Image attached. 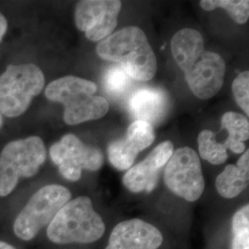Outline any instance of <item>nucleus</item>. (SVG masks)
<instances>
[{"label":"nucleus","instance_id":"6e6552de","mask_svg":"<svg viewBox=\"0 0 249 249\" xmlns=\"http://www.w3.org/2000/svg\"><path fill=\"white\" fill-rule=\"evenodd\" d=\"M164 183L177 196L194 202L202 196L205 182L196 151L183 147L173 152L164 169Z\"/></svg>","mask_w":249,"mask_h":249},{"label":"nucleus","instance_id":"9b49d317","mask_svg":"<svg viewBox=\"0 0 249 249\" xmlns=\"http://www.w3.org/2000/svg\"><path fill=\"white\" fill-rule=\"evenodd\" d=\"M154 140L153 125L145 121L135 120L127 127L124 138L109 144L107 152L111 164L119 171L129 169L137 155L150 147Z\"/></svg>","mask_w":249,"mask_h":249},{"label":"nucleus","instance_id":"0eeeda50","mask_svg":"<svg viewBox=\"0 0 249 249\" xmlns=\"http://www.w3.org/2000/svg\"><path fill=\"white\" fill-rule=\"evenodd\" d=\"M71 198V191L60 185L41 187L31 196L17 216L13 224L15 235L20 240H33L42 229L50 224Z\"/></svg>","mask_w":249,"mask_h":249},{"label":"nucleus","instance_id":"9d476101","mask_svg":"<svg viewBox=\"0 0 249 249\" xmlns=\"http://www.w3.org/2000/svg\"><path fill=\"white\" fill-rule=\"evenodd\" d=\"M122 2L118 0H82L75 8V24L89 41L100 42L117 26Z\"/></svg>","mask_w":249,"mask_h":249},{"label":"nucleus","instance_id":"aec40b11","mask_svg":"<svg viewBox=\"0 0 249 249\" xmlns=\"http://www.w3.org/2000/svg\"><path fill=\"white\" fill-rule=\"evenodd\" d=\"M104 82L105 88L109 94L120 96L129 88L131 78L120 66H113L106 72Z\"/></svg>","mask_w":249,"mask_h":249},{"label":"nucleus","instance_id":"f03ea898","mask_svg":"<svg viewBox=\"0 0 249 249\" xmlns=\"http://www.w3.org/2000/svg\"><path fill=\"white\" fill-rule=\"evenodd\" d=\"M99 56L118 63L136 80H151L157 71V59L148 38L141 28L127 26L99 42Z\"/></svg>","mask_w":249,"mask_h":249},{"label":"nucleus","instance_id":"6ab92c4d","mask_svg":"<svg viewBox=\"0 0 249 249\" xmlns=\"http://www.w3.org/2000/svg\"><path fill=\"white\" fill-rule=\"evenodd\" d=\"M231 249H249V205L238 210L231 219Z\"/></svg>","mask_w":249,"mask_h":249},{"label":"nucleus","instance_id":"f3484780","mask_svg":"<svg viewBox=\"0 0 249 249\" xmlns=\"http://www.w3.org/2000/svg\"><path fill=\"white\" fill-rule=\"evenodd\" d=\"M197 142L199 155L203 160L214 165H220L228 159L227 149L223 143L216 142L213 131L202 130L197 137Z\"/></svg>","mask_w":249,"mask_h":249},{"label":"nucleus","instance_id":"423d86ee","mask_svg":"<svg viewBox=\"0 0 249 249\" xmlns=\"http://www.w3.org/2000/svg\"><path fill=\"white\" fill-rule=\"evenodd\" d=\"M45 75L35 64L9 65L0 76V112L14 118L23 115L45 87Z\"/></svg>","mask_w":249,"mask_h":249},{"label":"nucleus","instance_id":"b1692460","mask_svg":"<svg viewBox=\"0 0 249 249\" xmlns=\"http://www.w3.org/2000/svg\"><path fill=\"white\" fill-rule=\"evenodd\" d=\"M2 125H3V115H2L1 112H0V129H1Z\"/></svg>","mask_w":249,"mask_h":249},{"label":"nucleus","instance_id":"20e7f679","mask_svg":"<svg viewBox=\"0 0 249 249\" xmlns=\"http://www.w3.org/2000/svg\"><path fill=\"white\" fill-rule=\"evenodd\" d=\"M106 225L88 196H78L64 205L47 226L48 239L57 245L90 244L102 238Z\"/></svg>","mask_w":249,"mask_h":249},{"label":"nucleus","instance_id":"f8f14e48","mask_svg":"<svg viewBox=\"0 0 249 249\" xmlns=\"http://www.w3.org/2000/svg\"><path fill=\"white\" fill-rule=\"evenodd\" d=\"M174 145L164 142L155 147L145 160L130 167L123 177V184L133 193H151L157 187L161 169L166 165L173 152Z\"/></svg>","mask_w":249,"mask_h":249},{"label":"nucleus","instance_id":"dca6fc26","mask_svg":"<svg viewBox=\"0 0 249 249\" xmlns=\"http://www.w3.org/2000/svg\"><path fill=\"white\" fill-rule=\"evenodd\" d=\"M222 126L229 133L223 142L225 148L236 154L246 151L245 142L249 138V119L239 113L227 112L222 117Z\"/></svg>","mask_w":249,"mask_h":249},{"label":"nucleus","instance_id":"4468645a","mask_svg":"<svg viewBox=\"0 0 249 249\" xmlns=\"http://www.w3.org/2000/svg\"><path fill=\"white\" fill-rule=\"evenodd\" d=\"M169 107V99L163 89L140 87L134 90L128 101V108L136 120L152 125L160 122Z\"/></svg>","mask_w":249,"mask_h":249},{"label":"nucleus","instance_id":"1a4fd4ad","mask_svg":"<svg viewBox=\"0 0 249 249\" xmlns=\"http://www.w3.org/2000/svg\"><path fill=\"white\" fill-rule=\"evenodd\" d=\"M50 157L63 178L71 182L80 180L82 170L98 171L105 161L99 148L86 145L73 134L65 135L51 146Z\"/></svg>","mask_w":249,"mask_h":249},{"label":"nucleus","instance_id":"5701e85b","mask_svg":"<svg viewBox=\"0 0 249 249\" xmlns=\"http://www.w3.org/2000/svg\"><path fill=\"white\" fill-rule=\"evenodd\" d=\"M0 249H16L14 247H12L11 245H9L6 242L0 241Z\"/></svg>","mask_w":249,"mask_h":249},{"label":"nucleus","instance_id":"412c9836","mask_svg":"<svg viewBox=\"0 0 249 249\" xmlns=\"http://www.w3.org/2000/svg\"><path fill=\"white\" fill-rule=\"evenodd\" d=\"M232 93L237 105L249 115V72L240 73L232 82Z\"/></svg>","mask_w":249,"mask_h":249},{"label":"nucleus","instance_id":"ddd939ff","mask_svg":"<svg viewBox=\"0 0 249 249\" xmlns=\"http://www.w3.org/2000/svg\"><path fill=\"white\" fill-rule=\"evenodd\" d=\"M162 242V234L155 226L141 219H131L113 229L106 249H158Z\"/></svg>","mask_w":249,"mask_h":249},{"label":"nucleus","instance_id":"2eb2a0df","mask_svg":"<svg viewBox=\"0 0 249 249\" xmlns=\"http://www.w3.org/2000/svg\"><path fill=\"white\" fill-rule=\"evenodd\" d=\"M249 151H244L236 164H229L217 177L215 187L224 198L239 196L249 186Z\"/></svg>","mask_w":249,"mask_h":249},{"label":"nucleus","instance_id":"a211bd4d","mask_svg":"<svg viewBox=\"0 0 249 249\" xmlns=\"http://www.w3.org/2000/svg\"><path fill=\"white\" fill-rule=\"evenodd\" d=\"M200 7L207 11L223 9L236 23L245 24L249 18V1L248 0H202Z\"/></svg>","mask_w":249,"mask_h":249},{"label":"nucleus","instance_id":"4be33fe9","mask_svg":"<svg viewBox=\"0 0 249 249\" xmlns=\"http://www.w3.org/2000/svg\"><path fill=\"white\" fill-rule=\"evenodd\" d=\"M8 30V21L5 16L0 12V43Z\"/></svg>","mask_w":249,"mask_h":249},{"label":"nucleus","instance_id":"f257e3e1","mask_svg":"<svg viewBox=\"0 0 249 249\" xmlns=\"http://www.w3.org/2000/svg\"><path fill=\"white\" fill-rule=\"evenodd\" d=\"M171 52L197 98H213L222 89L225 63L220 54L205 49L199 32L190 28L178 31L171 40Z\"/></svg>","mask_w":249,"mask_h":249},{"label":"nucleus","instance_id":"7ed1b4c3","mask_svg":"<svg viewBox=\"0 0 249 249\" xmlns=\"http://www.w3.org/2000/svg\"><path fill=\"white\" fill-rule=\"evenodd\" d=\"M97 85L80 77L66 76L54 80L45 89V97L64 106V121L68 124L97 120L107 115L109 103L95 95Z\"/></svg>","mask_w":249,"mask_h":249},{"label":"nucleus","instance_id":"39448f33","mask_svg":"<svg viewBox=\"0 0 249 249\" xmlns=\"http://www.w3.org/2000/svg\"><path fill=\"white\" fill-rule=\"evenodd\" d=\"M45 160L46 149L40 137L8 143L0 153V196H9L20 178L36 176Z\"/></svg>","mask_w":249,"mask_h":249}]
</instances>
